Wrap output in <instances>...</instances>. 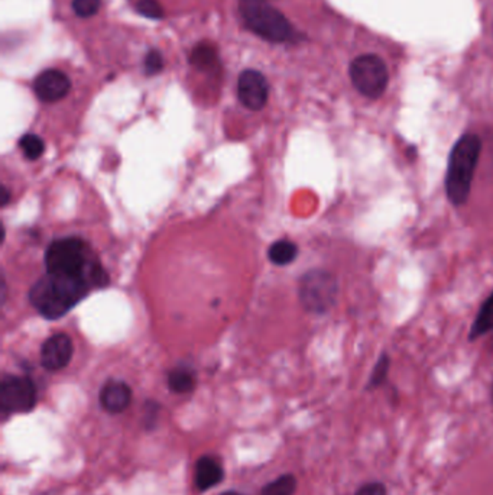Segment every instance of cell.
<instances>
[{
    "label": "cell",
    "instance_id": "cell-26",
    "mask_svg": "<svg viewBox=\"0 0 493 495\" xmlns=\"http://www.w3.org/2000/svg\"><path fill=\"white\" fill-rule=\"evenodd\" d=\"M221 495H243V494H239V492H235V491H229V492H224V494H221Z\"/></svg>",
    "mask_w": 493,
    "mask_h": 495
},
{
    "label": "cell",
    "instance_id": "cell-23",
    "mask_svg": "<svg viewBox=\"0 0 493 495\" xmlns=\"http://www.w3.org/2000/svg\"><path fill=\"white\" fill-rule=\"evenodd\" d=\"M355 495H388V488L381 481H370L359 487Z\"/></svg>",
    "mask_w": 493,
    "mask_h": 495
},
{
    "label": "cell",
    "instance_id": "cell-1",
    "mask_svg": "<svg viewBox=\"0 0 493 495\" xmlns=\"http://www.w3.org/2000/svg\"><path fill=\"white\" fill-rule=\"evenodd\" d=\"M90 287L87 277L47 273L30 289V300L45 319H60L87 296Z\"/></svg>",
    "mask_w": 493,
    "mask_h": 495
},
{
    "label": "cell",
    "instance_id": "cell-14",
    "mask_svg": "<svg viewBox=\"0 0 493 495\" xmlns=\"http://www.w3.org/2000/svg\"><path fill=\"white\" fill-rule=\"evenodd\" d=\"M298 247L292 240L281 239L271 245L268 251V258L275 265L284 266L294 263L298 256Z\"/></svg>",
    "mask_w": 493,
    "mask_h": 495
},
{
    "label": "cell",
    "instance_id": "cell-15",
    "mask_svg": "<svg viewBox=\"0 0 493 495\" xmlns=\"http://www.w3.org/2000/svg\"><path fill=\"white\" fill-rule=\"evenodd\" d=\"M169 390L177 395H184L195 390V374L187 368H176L169 372Z\"/></svg>",
    "mask_w": 493,
    "mask_h": 495
},
{
    "label": "cell",
    "instance_id": "cell-6",
    "mask_svg": "<svg viewBox=\"0 0 493 495\" xmlns=\"http://www.w3.org/2000/svg\"><path fill=\"white\" fill-rule=\"evenodd\" d=\"M349 74L356 91L372 100L381 98L388 87V68L381 56L374 54L360 56L351 61Z\"/></svg>",
    "mask_w": 493,
    "mask_h": 495
},
{
    "label": "cell",
    "instance_id": "cell-3",
    "mask_svg": "<svg viewBox=\"0 0 493 495\" xmlns=\"http://www.w3.org/2000/svg\"><path fill=\"white\" fill-rule=\"evenodd\" d=\"M45 266L49 274L82 275L93 285L108 284L105 270L89 258V247L80 238L54 240L45 252Z\"/></svg>",
    "mask_w": 493,
    "mask_h": 495
},
{
    "label": "cell",
    "instance_id": "cell-24",
    "mask_svg": "<svg viewBox=\"0 0 493 495\" xmlns=\"http://www.w3.org/2000/svg\"><path fill=\"white\" fill-rule=\"evenodd\" d=\"M417 154H419V151H417V147H414V145H412L411 148H408L407 150L408 160H415V158H417Z\"/></svg>",
    "mask_w": 493,
    "mask_h": 495
},
{
    "label": "cell",
    "instance_id": "cell-4",
    "mask_svg": "<svg viewBox=\"0 0 493 495\" xmlns=\"http://www.w3.org/2000/svg\"><path fill=\"white\" fill-rule=\"evenodd\" d=\"M240 12L246 27L269 42H285L292 37L290 21L266 0H242Z\"/></svg>",
    "mask_w": 493,
    "mask_h": 495
},
{
    "label": "cell",
    "instance_id": "cell-22",
    "mask_svg": "<svg viewBox=\"0 0 493 495\" xmlns=\"http://www.w3.org/2000/svg\"><path fill=\"white\" fill-rule=\"evenodd\" d=\"M143 68H145V73L148 75L161 73L164 70V56L158 49H151L150 53L146 54Z\"/></svg>",
    "mask_w": 493,
    "mask_h": 495
},
{
    "label": "cell",
    "instance_id": "cell-7",
    "mask_svg": "<svg viewBox=\"0 0 493 495\" xmlns=\"http://www.w3.org/2000/svg\"><path fill=\"white\" fill-rule=\"evenodd\" d=\"M37 404V388L28 377L4 376L0 384L4 412H27Z\"/></svg>",
    "mask_w": 493,
    "mask_h": 495
},
{
    "label": "cell",
    "instance_id": "cell-10",
    "mask_svg": "<svg viewBox=\"0 0 493 495\" xmlns=\"http://www.w3.org/2000/svg\"><path fill=\"white\" fill-rule=\"evenodd\" d=\"M72 89L68 75L61 70L49 68L38 75L34 82V91L37 98L45 103H54L67 96Z\"/></svg>",
    "mask_w": 493,
    "mask_h": 495
},
{
    "label": "cell",
    "instance_id": "cell-9",
    "mask_svg": "<svg viewBox=\"0 0 493 495\" xmlns=\"http://www.w3.org/2000/svg\"><path fill=\"white\" fill-rule=\"evenodd\" d=\"M74 353V345L68 334H56L44 342L41 349V364L48 371H61L67 367Z\"/></svg>",
    "mask_w": 493,
    "mask_h": 495
},
{
    "label": "cell",
    "instance_id": "cell-25",
    "mask_svg": "<svg viewBox=\"0 0 493 495\" xmlns=\"http://www.w3.org/2000/svg\"><path fill=\"white\" fill-rule=\"evenodd\" d=\"M2 193H4V195H2V204L4 206L9 202V192L6 188H4V192Z\"/></svg>",
    "mask_w": 493,
    "mask_h": 495
},
{
    "label": "cell",
    "instance_id": "cell-2",
    "mask_svg": "<svg viewBox=\"0 0 493 495\" xmlns=\"http://www.w3.org/2000/svg\"><path fill=\"white\" fill-rule=\"evenodd\" d=\"M480 152L482 139L469 132L460 136L450 151L445 176V190L448 202L454 207H463L471 197Z\"/></svg>",
    "mask_w": 493,
    "mask_h": 495
},
{
    "label": "cell",
    "instance_id": "cell-27",
    "mask_svg": "<svg viewBox=\"0 0 493 495\" xmlns=\"http://www.w3.org/2000/svg\"><path fill=\"white\" fill-rule=\"evenodd\" d=\"M490 398H492V402H493V381H492V386H490Z\"/></svg>",
    "mask_w": 493,
    "mask_h": 495
},
{
    "label": "cell",
    "instance_id": "cell-16",
    "mask_svg": "<svg viewBox=\"0 0 493 495\" xmlns=\"http://www.w3.org/2000/svg\"><path fill=\"white\" fill-rule=\"evenodd\" d=\"M389 369H391V357L388 352H384L379 355L376 362H375L374 369L370 372L369 379L367 383V391L376 390L381 388L388 379Z\"/></svg>",
    "mask_w": 493,
    "mask_h": 495
},
{
    "label": "cell",
    "instance_id": "cell-8",
    "mask_svg": "<svg viewBox=\"0 0 493 495\" xmlns=\"http://www.w3.org/2000/svg\"><path fill=\"white\" fill-rule=\"evenodd\" d=\"M238 96L240 103L247 109H264L269 98V84L265 75L256 70H245L238 82Z\"/></svg>",
    "mask_w": 493,
    "mask_h": 495
},
{
    "label": "cell",
    "instance_id": "cell-20",
    "mask_svg": "<svg viewBox=\"0 0 493 495\" xmlns=\"http://www.w3.org/2000/svg\"><path fill=\"white\" fill-rule=\"evenodd\" d=\"M134 6H136L139 15L145 16V18L161 19L164 16L161 4H158L157 0H136Z\"/></svg>",
    "mask_w": 493,
    "mask_h": 495
},
{
    "label": "cell",
    "instance_id": "cell-18",
    "mask_svg": "<svg viewBox=\"0 0 493 495\" xmlns=\"http://www.w3.org/2000/svg\"><path fill=\"white\" fill-rule=\"evenodd\" d=\"M296 490L297 478L291 473H285L264 487L261 495H294Z\"/></svg>",
    "mask_w": 493,
    "mask_h": 495
},
{
    "label": "cell",
    "instance_id": "cell-12",
    "mask_svg": "<svg viewBox=\"0 0 493 495\" xmlns=\"http://www.w3.org/2000/svg\"><path fill=\"white\" fill-rule=\"evenodd\" d=\"M223 480V468L212 456H203L195 465V485L200 491L216 487Z\"/></svg>",
    "mask_w": 493,
    "mask_h": 495
},
{
    "label": "cell",
    "instance_id": "cell-19",
    "mask_svg": "<svg viewBox=\"0 0 493 495\" xmlns=\"http://www.w3.org/2000/svg\"><path fill=\"white\" fill-rule=\"evenodd\" d=\"M19 147L22 150L23 155L28 160H38L44 154L45 143L42 141L41 136L35 135V134H27L23 135L19 141Z\"/></svg>",
    "mask_w": 493,
    "mask_h": 495
},
{
    "label": "cell",
    "instance_id": "cell-28",
    "mask_svg": "<svg viewBox=\"0 0 493 495\" xmlns=\"http://www.w3.org/2000/svg\"><path fill=\"white\" fill-rule=\"evenodd\" d=\"M134 2H136V0H134Z\"/></svg>",
    "mask_w": 493,
    "mask_h": 495
},
{
    "label": "cell",
    "instance_id": "cell-11",
    "mask_svg": "<svg viewBox=\"0 0 493 495\" xmlns=\"http://www.w3.org/2000/svg\"><path fill=\"white\" fill-rule=\"evenodd\" d=\"M132 402L131 386L119 379H112L103 386L100 391V404L106 412H125Z\"/></svg>",
    "mask_w": 493,
    "mask_h": 495
},
{
    "label": "cell",
    "instance_id": "cell-21",
    "mask_svg": "<svg viewBox=\"0 0 493 495\" xmlns=\"http://www.w3.org/2000/svg\"><path fill=\"white\" fill-rule=\"evenodd\" d=\"M101 0H73V11L80 18H91L100 9Z\"/></svg>",
    "mask_w": 493,
    "mask_h": 495
},
{
    "label": "cell",
    "instance_id": "cell-5",
    "mask_svg": "<svg viewBox=\"0 0 493 495\" xmlns=\"http://www.w3.org/2000/svg\"><path fill=\"white\" fill-rule=\"evenodd\" d=\"M298 297L307 312L311 315H325L337 303V278L327 270L308 271L299 280Z\"/></svg>",
    "mask_w": 493,
    "mask_h": 495
},
{
    "label": "cell",
    "instance_id": "cell-13",
    "mask_svg": "<svg viewBox=\"0 0 493 495\" xmlns=\"http://www.w3.org/2000/svg\"><path fill=\"white\" fill-rule=\"evenodd\" d=\"M490 332H493V290L489 297L483 301L482 306L479 308L478 315L471 323L467 339H469V342H476L485 334H490Z\"/></svg>",
    "mask_w": 493,
    "mask_h": 495
},
{
    "label": "cell",
    "instance_id": "cell-17",
    "mask_svg": "<svg viewBox=\"0 0 493 495\" xmlns=\"http://www.w3.org/2000/svg\"><path fill=\"white\" fill-rule=\"evenodd\" d=\"M191 65L200 70H209L217 63V51L210 44H198L190 56Z\"/></svg>",
    "mask_w": 493,
    "mask_h": 495
}]
</instances>
